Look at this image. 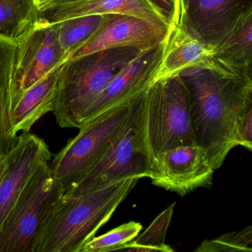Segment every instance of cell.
Instances as JSON below:
<instances>
[{
	"mask_svg": "<svg viewBox=\"0 0 252 252\" xmlns=\"http://www.w3.org/2000/svg\"><path fill=\"white\" fill-rule=\"evenodd\" d=\"M189 92L196 144L203 149L214 170L219 169L236 147V123L252 104V76L222 68L213 59L206 65L179 73Z\"/></svg>",
	"mask_w": 252,
	"mask_h": 252,
	"instance_id": "1",
	"label": "cell"
},
{
	"mask_svg": "<svg viewBox=\"0 0 252 252\" xmlns=\"http://www.w3.org/2000/svg\"><path fill=\"white\" fill-rule=\"evenodd\" d=\"M139 179L85 193H63L44 221L34 252H80L111 218Z\"/></svg>",
	"mask_w": 252,
	"mask_h": 252,
	"instance_id": "2",
	"label": "cell"
},
{
	"mask_svg": "<svg viewBox=\"0 0 252 252\" xmlns=\"http://www.w3.org/2000/svg\"><path fill=\"white\" fill-rule=\"evenodd\" d=\"M141 52L133 48H111L67 60L52 111L59 126L79 129L91 103Z\"/></svg>",
	"mask_w": 252,
	"mask_h": 252,
	"instance_id": "3",
	"label": "cell"
},
{
	"mask_svg": "<svg viewBox=\"0 0 252 252\" xmlns=\"http://www.w3.org/2000/svg\"><path fill=\"white\" fill-rule=\"evenodd\" d=\"M144 94L132 100L127 121L99 160L64 192H88L129 178H150L153 158L146 132Z\"/></svg>",
	"mask_w": 252,
	"mask_h": 252,
	"instance_id": "4",
	"label": "cell"
},
{
	"mask_svg": "<svg viewBox=\"0 0 252 252\" xmlns=\"http://www.w3.org/2000/svg\"><path fill=\"white\" fill-rule=\"evenodd\" d=\"M144 96L146 132L152 158L181 146L197 145L189 92L179 75L156 81Z\"/></svg>",
	"mask_w": 252,
	"mask_h": 252,
	"instance_id": "5",
	"label": "cell"
},
{
	"mask_svg": "<svg viewBox=\"0 0 252 252\" xmlns=\"http://www.w3.org/2000/svg\"><path fill=\"white\" fill-rule=\"evenodd\" d=\"M64 192L49 164L41 166L0 227V252H34L44 221Z\"/></svg>",
	"mask_w": 252,
	"mask_h": 252,
	"instance_id": "6",
	"label": "cell"
},
{
	"mask_svg": "<svg viewBox=\"0 0 252 252\" xmlns=\"http://www.w3.org/2000/svg\"><path fill=\"white\" fill-rule=\"evenodd\" d=\"M132 101L113 107L85 124L49 165L64 191L80 181L97 163L127 121Z\"/></svg>",
	"mask_w": 252,
	"mask_h": 252,
	"instance_id": "7",
	"label": "cell"
},
{
	"mask_svg": "<svg viewBox=\"0 0 252 252\" xmlns=\"http://www.w3.org/2000/svg\"><path fill=\"white\" fill-rule=\"evenodd\" d=\"M251 15L252 0H179L178 24L215 48Z\"/></svg>",
	"mask_w": 252,
	"mask_h": 252,
	"instance_id": "8",
	"label": "cell"
},
{
	"mask_svg": "<svg viewBox=\"0 0 252 252\" xmlns=\"http://www.w3.org/2000/svg\"><path fill=\"white\" fill-rule=\"evenodd\" d=\"M214 172L203 148L181 146L153 158L150 178L153 185L184 196L201 187L210 188Z\"/></svg>",
	"mask_w": 252,
	"mask_h": 252,
	"instance_id": "9",
	"label": "cell"
},
{
	"mask_svg": "<svg viewBox=\"0 0 252 252\" xmlns=\"http://www.w3.org/2000/svg\"><path fill=\"white\" fill-rule=\"evenodd\" d=\"M69 58L60 45L58 24L43 25L36 21L18 39L14 107L23 92Z\"/></svg>",
	"mask_w": 252,
	"mask_h": 252,
	"instance_id": "10",
	"label": "cell"
},
{
	"mask_svg": "<svg viewBox=\"0 0 252 252\" xmlns=\"http://www.w3.org/2000/svg\"><path fill=\"white\" fill-rule=\"evenodd\" d=\"M163 46L164 41L141 51L122 68L87 109L81 126L113 107L130 102L147 91L154 82Z\"/></svg>",
	"mask_w": 252,
	"mask_h": 252,
	"instance_id": "11",
	"label": "cell"
},
{
	"mask_svg": "<svg viewBox=\"0 0 252 252\" xmlns=\"http://www.w3.org/2000/svg\"><path fill=\"white\" fill-rule=\"evenodd\" d=\"M169 26L125 14H107L99 30L69 60L103 50L133 48L146 51L166 39Z\"/></svg>",
	"mask_w": 252,
	"mask_h": 252,
	"instance_id": "12",
	"label": "cell"
},
{
	"mask_svg": "<svg viewBox=\"0 0 252 252\" xmlns=\"http://www.w3.org/2000/svg\"><path fill=\"white\" fill-rule=\"evenodd\" d=\"M6 158V168L0 180V227L29 180L41 166L51 161L52 154L40 137L22 132Z\"/></svg>",
	"mask_w": 252,
	"mask_h": 252,
	"instance_id": "13",
	"label": "cell"
},
{
	"mask_svg": "<svg viewBox=\"0 0 252 252\" xmlns=\"http://www.w3.org/2000/svg\"><path fill=\"white\" fill-rule=\"evenodd\" d=\"M37 8L36 21L43 25L59 24L85 16L125 14L169 26L150 0H48Z\"/></svg>",
	"mask_w": 252,
	"mask_h": 252,
	"instance_id": "14",
	"label": "cell"
},
{
	"mask_svg": "<svg viewBox=\"0 0 252 252\" xmlns=\"http://www.w3.org/2000/svg\"><path fill=\"white\" fill-rule=\"evenodd\" d=\"M215 47L191 36L178 23L170 25L154 82L190 67L206 65L213 59Z\"/></svg>",
	"mask_w": 252,
	"mask_h": 252,
	"instance_id": "15",
	"label": "cell"
},
{
	"mask_svg": "<svg viewBox=\"0 0 252 252\" xmlns=\"http://www.w3.org/2000/svg\"><path fill=\"white\" fill-rule=\"evenodd\" d=\"M67 61L60 63L19 97L11 114L13 130L29 132L46 113L52 112Z\"/></svg>",
	"mask_w": 252,
	"mask_h": 252,
	"instance_id": "16",
	"label": "cell"
},
{
	"mask_svg": "<svg viewBox=\"0 0 252 252\" xmlns=\"http://www.w3.org/2000/svg\"><path fill=\"white\" fill-rule=\"evenodd\" d=\"M17 48L0 54V158L5 157L18 141L13 130L11 114L17 90Z\"/></svg>",
	"mask_w": 252,
	"mask_h": 252,
	"instance_id": "17",
	"label": "cell"
},
{
	"mask_svg": "<svg viewBox=\"0 0 252 252\" xmlns=\"http://www.w3.org/2000/svg\"><path fill=\"white\" fill-rule=\"evenodd\" d=\"M252 15L219 45L215 47L213 60L222 68L240 74L252 76Z\"/></svg>",
	"mask_w": 252,
	"mask_h": 252,
	"instance_id": "18",
	"label": "cell"
},
{
	"mask_svg": "<svg viewBox=\"0 0 252 252\" xmlns=\"http://www.w3.org/2000/svg\"><path fill=\"white\" fill-rule=\"evenodd\" d=\"M34 0H0V34L18 42L37 20Z\"/></svg>",
	"mask_w": 252,
	"mask_h": 252,
	"instance_id": "19",
	"label": "cell"
},
{
	"mask_svg": "<svg viewBox=\"0 0 252 252\" xmlns=\"http://www.w3.org/2000/svg\"><path fill=\"white\" fill-rule=\"evenodd\" d=\"M107 17V14L85 16L59 23V39L64 52L70 57L99 30Z\"/></svg>",
	"mask_w": 252,
	"mask_h": 252,
	"instance_id": "20",
	"label": "cell"
},
{
	"mask_svg": "<svg viewBox=\"0 0 252 252\" xmlns=\"http://www.w3.org/2000/svg\"><path fill=\"white\" fill-rule=\"evenodd\" d=\"M175 203L166 208L149 225L148 228L133 240L126 243L119 250L128 252H172L169 245L166 244V234L172 220Z\"/></svg>",
	"mask_w": 252,
	"mask_h": 252,
	"instance_id": "21",
	"label": "cell"
},
{
	"mask_svg": "<svg viewBox=\"0 0 252 252\" xmlns=\"http://www.w3.org/2000/svg\"><path fill=\"white\" fill-rule=\"evenodd\" d=\"M142 229L140 222L122 224L98 237H94L81 249L80 252H107L118 251L126 243L133 240Z\"/></svg>",
	"mask_w": 252,
	"mask_h": 252,
	"instance_id": "22",
	"label": "cell"
},
{
	"mask_svg": "<svg viewBox=\"0 0 252 252\" xmlns=\"http://www.w3.org/2000/svg\"><path fill=\"white\" fill-rule=\"evenodd\" d=\"M195 252H252V227L223 234L212 240H205Z\"/></svg>",
	"mask_w": 252,
	"mask_h": 252,
	"instance_id": "23",
	"label": "cell"
},
{
	"mask_svg": "<svg viewBox=\"0 0 252 252\" xmlns=\"http://www.w3.org/2000/svg\"><path fill=\"white\" fill-rule=\"evenodd\" d=\"M234 142L236 147L242 146L252 150V104L246 107L237 118Z\"/></svg>",
	"mask_w": 252,
	"mask_h": 252,
	"instance_id": "24",
	"label": "cell"
},
{
	"mask_svg": "<svg viewBox=\"0 0 252 252\" xmlns=\"http://www.w3.org/2000/svg\"><path fill=\"white\" fill-rule=\"evenodd\" d=\"M150 2L164 16L169 26L176 24L179 16V0H150Z\"/></svg>",
	"mask_w": 252,
	"mask_h": 252,
	"instance_id": "25",
	"label": "cell"
},
{
	"mask_svg": "<svg viewBox=\"0 0 252 252\" xmlns=\"http://www.w3.org/2000/svg\"><path fill=\"white\" fill-rule=\"evenodd\" d=\"M6 156H5L4 158H0V180H1V178H2V175H3L4 174V172H5V168H6Z\"/></svg>",
	"mask_w": 252,
	"mask_h": 252,
	"instance_id": "26",
	"label": "cell"
},
{
	"mask_svg": "<svg viewBox=\"0 0 252 252\" xmlns=\"http://www.w3.org/2000/svg\"><path fill=\"white\" fill-rule=\"evenodd\" d=\"M47 1H48V0H34L35 3H36L37 7L43 2H47Z\"/></svg>",
	"mask_w": 252,
	"mask_h": 252,
	"instance_id": "27",
	"label": "cell"
}]
</instances>
